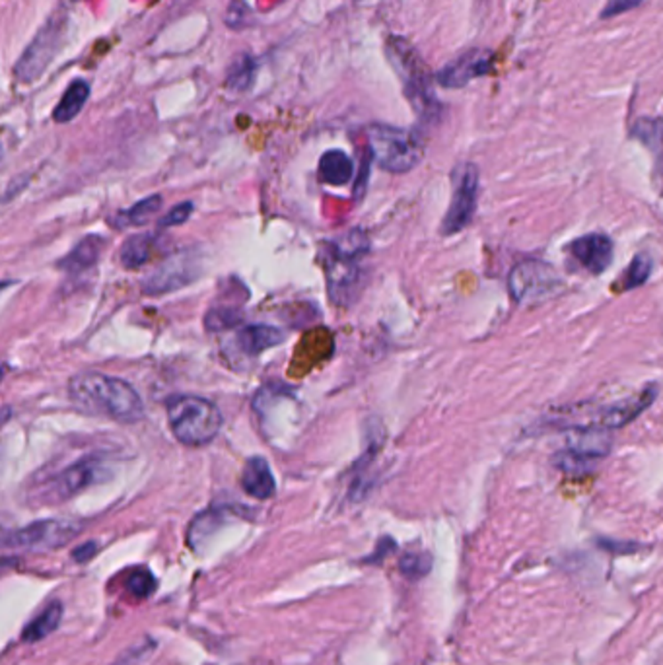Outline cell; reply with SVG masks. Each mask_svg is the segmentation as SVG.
<instances>
[{"label": "cell", "instance_id": "cell-29", "mask_svg": "<svg viewBox=\"0 0 663 665\" xmlns=\"http://www.w3.org/2000/svg\"><path fill=\"white\" fill-rule=\"evenodd\" d=\"M650 274H651V259L648 257V255L640 253L635 259H632L630 267L627 269L622 286H625V289H638L640 284H644L650 279Z\"/></svg>", "mask_w": 663, "mask_h": 665}, {"label": "cell", "instance_id": "cell-24", "mask_svg": "<svg viewBox=\"0 0 663 665\" xmlns=\"http://www.w3.org/2000/svg\"><path fill=\"white\" fill-rule=\"evenodd\" d=\"M255 76H257V60L251 55H240L228 68L226 86L233 91H248L253 86Z\"/></svg>", "mask_w": 663, "mask_h": 665}, {"label": "cell", "instance_id": "cell-28", "mask_svg": "<svg viewBox=\"0 0 663 665\" xmlns=\"http://www.w3.org/2000/svg\"><path fill=\"white\" fill-rule=\"evenodd\" d=\"M240 321H241L240 310L224 308V305H217V308H212L205 317V325H207L209 331L232 329V327L238 325Z\"/></svg>", "mask_w": 663, "mask_h": 665}, {"label": "cell", "instance_id": "cell-31", "mask_svg": "<svg viewBox=\"0 0 663 665\" xmlns=\"http://www.w3.org/2000/svg\"><path fill=\"white\" fill-rule=\"evenodd\" d=\"M642 3H644V0H607L604 12H601V18L609 20V18L620 16L628 12V10L638 8Z\"/></svg>", "mask_w": 663, "mask_h": 665}, {"label": "cell", "instance_id": "cell-1", "mask_svg": "<svg viewBox=\"0 0 663 665\" xmlns=\"http://www.w3.org/2000/svg\"><path fill=\"white\" fill-rule=\"evenodd\" d=\"M68 395L80 411L107 416L117 423H138L145 403L135 387L125 380L99 372H80L68 384Z\"/></svg>", "mask_w": 663, "mask_h": 665}, {"label": "cell", "instance_id": "cell-22", "mask_svg": "<svg viewBox=\"0 0 663 665\" xmlns=\"http://www.w3.org/2000/svg\"><path fill=\"white\" fill-rule=\"evenodd\" d=\"M60 619H63V606L59 601H53L51 606H47L36 619H32L26 625L22 632V640L24 642H39L47 638L51 632H55L60 625Z\"/></svg>", "mask_w": 663, "mask_h": 665}, {"label": "cell", "instance_id": "cell-34", "mask_svg": "<svg viewBox=\"0 0 663 665\" xmlns=\"http://www.w3.org/2000/svg\"><path fill=\"white\" fill-rule=\"evenodd\" d=\"M98 552V543L96 541H86V543H83L80 547H76L73 550V558L76 562H88L91 557H94Z\"/></svg>", "mask_w": 663, "mask_h": 665}, {"label": "cell", "instance_id": "cell-25", "mask_svg": "<svg viewBox=\"0 0 663 665\" xmlns=\"http://www.w3.org/2000/svg\"><path fill=\"white\" fill-rule=\"evenodd\" d=\"M162 207V197L160 195H150L142 199L140 202L132 204L127 212H121L117 218V226H140L146 220H150Z\"/></svg>", "mask_w": 663, "mask_h": 665}, {"label": "cell", "instance_id": "cell-14", "mask_svg": "<svg viewBox=\"0 0 663 665\" xmlns=\"http://www.w3.org/2000/svg\"><path fill=\"white\" fill-rule=\"evenodd\" d=\"M654 395H656V390H644L638 395L622 399V401L619 403L601 407L597 416L588 426L605 428V431H611V428H622L630 421H635L642 411H646L650 403L654 401Z\"/></svg>", "mask_w": 663, "mask_h": 665}, {"label": "cell", "instance_id": "cell-21", "mask_svg": "<svg viewBox=\"0 0 663 665\" xmlns=\"http://www.w3.org/2000/svg\"><path fill=\"white\" fill-rule=\"evenodd\" d=\"M88 98H90V84H88V82L83 80V78L75 80L73 84L67 88L63 98H60V101L57 104V107L53 111V119L57 123H70L80 114V111H83Z\"/></svg>", "mask_w": 663, "mask_h": 665}, {"label": "cell", "instance_id": "cell-30", "mask_svg": "<svg viewBox=\"0 0 663 665\" xmlns=\"http://www.w3.org/2000/svg\"><path fill=\"white\" fill-rule=\"evenodd\" d=\"M249 14H251V8L243 3V0H232V4L228 8V16H226V24L230 28L246 26Z\"/></svg>", "mask_w": 663, "mask_h": 665}, {"label": "cell", "instance_id": "cell-19", "mask_svg": "<svg viewBox=\"0 0 663 665\" xmlns=\"http://www.w3.org/2000/svg\"><path fill=\"white\" fill-rule=\"evenodd\" d=\"M101 249H104V240L99 235H88L59 263V267L67 273H83L98 263Z\"/></svg>", "mask_w": 663, "mask_h": 665}, {"label": "cell", "instance_id": "cell-16", "mask_svg": "<svg viewBox=\"0 0 663 665\" xmlns=\"http://www.w3.org/2000/svg\"><path fill=\"white\" fill-rule=\"evenodd\" d=\"M284 341V333L272 325H248L238 331L236 344L243 354L257 356Z\"/></svg>", "mask_w": 663, "mask_h": 665}, {"label": "cell", "instance_id": "cell-11", "mask_svg": "<svg viewBox=\"0 0 663 665\" xmlns=\"http://www.w3.org/2000/svg\"><path fill=\"white\" fill-rule=\"evenodd\" d=\"M201 274L199 255L191 251H183L173 255L166 263H162L156 273H152L142 284V290L150 296L166 294L171 290L183 289L193 282Z\"/></svg>", "mask_w": 663, "mask_h": 665}, {"label": "cell", "instance_id": "cell-32", "mask_svg": "<svg viewBox=\"0 0 663 665\" xmlns=\"http://www.w3.org/2000/svg\"><path fill=\"white\" fill-rule=\"evenodd\" d=\"M193 212V202H181L176 209H171L164 218L160 220V226H179V224L187 222Z\"/></svg>", "mask_w": 663, "mask_h": 665}, {"label": "cell", "instance_id": "cell-17", "mask_svg": "<svg viewBox=\"0 0 663 665\" xmlns=\"http://www.w3.org/2000/svg\"><path fill=\"white\" fill-rule=\"evenodd\" d=\"M630 137L644 145L656 163V176L663 179V119L642 117L630 129Z\"/></svg>", "mask_w": 663, "mask_h": 665}, {"label": "cell", "instance_id": "cell-26", "mask_svg": "<svg viewBox=\"0 0 663 665\" xmlns=\"http://www.w3.org/2000/svg\"><path fill=\"white\" fill-rule=\"evenodd\" d=\"M125 586H127V591L130 593L132 598L148 599L152 593L156 591L158 582H156L154 576H152V572L148 568H138V570L130 572L127 582H125Z\"/></svg>", "mask_w": 663, "mask_h": 665}, {"label": "cell", "instance_id": "cell-18", "mask_svg": "<svg viewBox=\"0 0 663 665\" xmlns=\"http://www.w3.org/2000/svg\"><path fill=\"white\" fill-rule=\"evenodd\" d=\"M232 514H236V508L232 506H214L202 511L195 519L187 531V541L193 549H197L199 543L209 539L212 534H217L218 527L226 524L228 518Z\"/></svg>", "mask_w": 663, "mask_h": 665}, {"label": "cell", "instance_id": "cell-8", "mask_svg": "<svg viewBox=\"0 0 663 665\" xmlns=\"http://www.w3.org/2000/svg\"><path fill=\"white\" fill-rule=\"evenodd\" d=\"M65 34V16L49 18L45 26L39 29L37 36L32 39V44L20 57L14 67V75L20 82L29 84L45 73V68L51 65V60L59 53L60 44H63Z\"/></svg>", "mask_w": 663, "mask_h": 665}, {"label": "cell", "instance_id": "cell-27", "mask_svg": "<svg viewBox=\"0 0 663 665\" xmlns=\"http://www.w3.org/2000/svg\"><path fill=\"white\" fill-rule=\"evenodd\" d=\"M432 568V558L428 552H406L399 560V570L405 578L421 580Z\"/></svg>", "mask_w": 663, "mask_h": 665}, {"label": "cell", "instance_id": "cell-20", "mask_svg": "<svg viewBox=\"0 0 663 665\" xmlns=\"http://www.w3.org/2000/svg\"><path fill=\"white\" fill-rule=\"evenodd\" d=\"M352 160L343 150L325 152L320 160V179L328 186H344L352 179Z\"/></svg>", "mask_w": 663, "mask_h": 665}, {"label": "cell", "instance_id": "cell-5", "mask_svg": "<svg viewBox=\"0 0 663 665\" xmlns=\"http://www.w3.org/2000/svg\"><path fill=\"white\" fill-rule=\"evenodd\" d=\"M366 137L374 162L390 173L411 171L424 156V142L414 131L374 123Z\"/></svg>", "mask_w": 663, "mask_h": 665}, {"label": "cell", "instance_id": "cell-12", "mask_svg": "<svg viewBox=\"0 0 663 665\" xmlns=\"http://www.w3.org/2000/svg\"><path fill=\"white\" fill-rule=\"evenodd\" d=\"M493 51L488 49H469L463 55L454 59L442 70H438L436 82L447 90L465 88L469 82L483 78L493 68Z\"/></svg>", "mask_w": 663, "mask_h": 665}, {"label": "cell", "instance_id": "cell-33", "mask_svg": "<svg viewBox=\"0 0 663 665\" xmlns=\"http://www.w3.org/2000/svg\"><path fill=\"white\" fill-rule=\"evenodd\" d=\"M372 162H374V158H372L370 150H368V152H366L364 160H362V170H360L359 181H356V186H354V197H356V199H360V197L364 195V193H366V186H368V178H370V166H372Z\"/></svg>", "mask_w": 663, "mask_h": 665}, {"label": "cell", "instance_id": "cell-35", "mask_svg": "<svg viewBox=\"0 0 663 665\" xmlns=\"http://www.w3.org/2000/svg\"><path fill=\"white\" fill-rule=\"evenodd\" d=\"M73 3H76V0H73Z\"/></svg>", "mask_w": 663, "mask_h": 665}, {"label": "cell", "instance_id": "cell-15", "mask_svg": "<svg viewBox=\"0 0 663 665\" xmlns=\"http://www.w3.org/2000/svg\"><path fill=\"white\" fill-rule=\"evenodd\" d=\"M241 487L246 493L257 500H267L274 495L277 490V483H274L272 471L269 463L264 462V457H249L243 467L241 475Z\"/></svg>", "mask_w": 663, "mask_h": 665}, {"label": "cell", "instance_id": "cell-3", "mask_svg": "<svg viewBox=\"0 0 663 665\" xmlns=\"http://www.w3.org/2000/svg\"><path fill=\"white\" fill-rule=\"evenodd\" d=\"M368 249L370 243L362 230H351L343 238L328 243V251L323 257L328 290L333 304L351 305L359 298L364 276L360 259Z\"/></svg>", "mask_w": 663, "mask_h": 665}, {"label": "cell", "instance_id": "cell-4", "mask_svg": "<svg viewBox=\"0 0 663 665\" xmlns=\"http://www.w3.org/2000/svg\"><path fill=\"white\" fill-rule=\"evenodd\" d=\"M173 436L185 446H207L218 436L222 413L218 407L195 395H173L166 403Z\"/></svg>", "mask_w": 663, "mask_h": 665}, {"label": "cell", "instance_id": "cell-23", "mask_svg": "<svg viewBox=\"0 0 663 665\" xmlns=\"http://www.w3.org/2000/svg\"><path fill=\"white\" fill-rule=\"evenodd\" d=\"M152 248H154V241H152L150 234L130 235L123 243V248H121V263L129 271L145 267L152 257Z\"/></svg>", "mask_w": 663, "mask_h": 665}, {"label": "cell", "instance_id": "cell-7", "mask_svg": "<svg viewBox=\"0 0 663 665\" xmlns=\"http://www.w3.org/2000/svg\"><path fill=\"white\" fill-rule=\"evenodd\" d=\"M80 524L73 519H42L22 529L8 531L3 539L4 549L43 552L67 545L80 534Z\"/></svg>", "mask_w": 663, "mask_h": 665}, {"label": "cell", "instance_id": "cell-13", "mask_svg": "<svg viewBox=\"0 0 663 665\" xmlns=\"http://www.w3.org/2000/svg\"><path fill=\"white\" fill-rule=\"evenodd\" d=\"M572 257L591 274L605 273L613 261V241L605 234H588L568 245Z\"/></svg>", "mask_w": 663, "mask_h": 665}, {"label": "cell", "instance_id": "cell-6", "mask_svg": "<svg viewBox=\"0 0 663 665\" xmlns=\"http://www.w3.org/2000/svg\"><path fill=\"white\" fill-rule=\"evenodd\" d=\"M560 286H563V281H560L555 267L539 259L517 263L508 276L509 296L522 305L549 300L550 296L556 294Z\"/></svg>", "mask_w": 663, "mask_h": 665}, {"label": "cell", "instance_id": "cell-2", "mask_svg": "<svg viewBox=\"0 0 663 665\" xmlns=\"http://www.w3.org/2000/svg\"><path fill=\"white\" fill-rule=\"evenodd\" d=\"M385 53L395 75L403 84V94L409 99L416 117L424 123H436L442 117V104L434 94V78L421 53L403 37H390Z\"/></svg>", "mask_w": 663, "mask_h": 665}, {"label": "cell", "instance_id": "cell-9", "mask_svg": "<svg viewBox=\"0 0 663 665\" xmlns=\"http://www.w3.org/2000/svg\"><path fill=\"white\" fill-rule=\"evenodd\" d=\"M109 479V469L96 455H88L80 462L68 465L55 477H51L43 487L42 500L45 503H65V500L83 493L88 487L104 483Z\"/></svg>", "mask_w": 663, "mask_h": 665}, {"label": "cell", "instance_id": "cell-10", "mask_svg": "<svg viewBox=\"0 0 663 665\" xmlns=\"http://www.w3.org/2000/svg\"><path fill=\"white\" fill-rule=\"evenodd\" d=\"M452 183H454L452 202L442 220L444 235H454L465 230L475 217L477 201H478V170L475 163L463 162V163H459V166H455L452 173Z\"/></svg>", "mask_w": 663, "mask_h": 665}]
</instances>
